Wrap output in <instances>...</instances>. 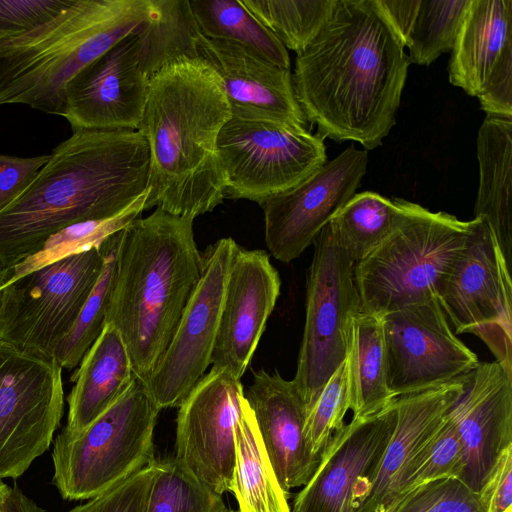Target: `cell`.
Instances as JSON below:
<instances>
[{
	"mask_svg": "<svg viewBox=\"0 0 512 512\" xmlns=\"http://www.w3.org/2000/svg\"><path fill=\"white\" fill-rule=\"evenodd\" d=\"M410 63L376 0H336L330 16L297 54V101L317 135L382 144L396 123Z\"/></svg>",
	"mask_w": 512,
	"mask_h": 512,
	"instance_id": "obj_1",
	"label": "cell"
},
{
	"mask_svg": "<svg viewBox=\"0 0 512 512\" xmlns=\"http://www.w3.org/2000/svg\"><path fill=\"white\" fill-rule=\"evenodd\" d=\"M149 166L138 130H73L0 211V266H16L69 225L125 210L148 191Z\"/></svg>",
	"mask_w": 512,
	"mask_h": 512,
	"instance_id": "obj_2",
	"label": "cell"
},
{
	"mask_svg": "<svg viewBox=\"0 0 512 512\" xmlns=\"http://www.w3.org/2000/svg\"><path fill=\"white\" fill-rule=\"evenodd\" d=\"M231 116L220 77L201 58H179L148 84L138 131L149 149L144 210L195 219L225 199L218 137Z\"/></svg>",
	"mask_w": 512,
	"mask_h": 512,
	"instance_id": "obj_3",
	"label": "cell"
},
{
	"mask_svg": "<svg viewBox=\"0 0 512 512\" xmlns=\"http://www.w3.org/2000/svg\"><path fill=\"white\" fill-rule=\"evenodd\" d=\"M194 219L157 207L123 229L106 324L145 383L167 349L201 274Z\"/></svg>",
	"mask_w": 512,
	"mask_h": 512,
	"instance_id": "obj_4",
	"label": "cell"
},
{
	"mask_svg": "<svg viewBox=\"0 0 512 512\" xmlns=\"http://www.w3.org/2000/svg\"><path fill=\"white\" fill-rule=\"evenodd\" d=\"M151 0H72L62 12L0 39V106L63 115L70 81L149 19Z\"/></svg>",
	"mask_w": 512,
	"mask_h": 512,
	"instance_id": "obj_5",
	"label": "cell"
},
{
	"mask_svg": "<svg viewBox=\"0 0 512 512\" xmlns=\"http://www.w3.org/2000/svg\"><path fill=\"white\" fill-rule=\"evenodd\" d=\"M398 220L388 236L354 264L362 311L382 318L435 296L436 288L467 245L477 219L395 198Z\"/></svg>",
	"mask_w": 512,
	"mask_h": 512,
	"instance_id": "obj_6",
	"label": "cell"
},
{
	"mask_svg": "<svg viewBox=\"0 0 512 512\" xmlns=\"http://www.w3.org/2000/svg\"><path fill=\"white\" fill-rule=\"evenodd\" d=\"M160 410L141 381L84 429L52 444V484L64 500L91 499L153 463Z\"/></svg>",
	"mask_w": 512,
	"mask_h": 512,
	"instance_id": "obj_7",
	"label": "cell"
},
{
	"mask_svg": "<svg viewBox=\"0 0 512 512\" xmlns=\"http://www.w3.org/2000/svg\"><path fill=\"white\" fill-rule=\"evenodd\" d=\"M225 198L261 205L310 177L326 161L324 140L306 128L262 114L231 110L218 137Z\"/></svg>",
	"mask_w": 512,
	"mask_h": 512,
	"instance_id": "obj_8",
	"label": "cell"
},
{
	"mask_svg": "<svg viewBox=\"0 0 512 512\" xmlns=\"http://www.w3.org/2000/svg\"><path fill=\"white\" fill-rule=\"evenodd\" d=\"M103 262L100 245L6 282L0 339L25 354L53 359L97 282Z\"/></svg>",
	"mask_w": 512,
	"mask_h": 512,
	"instance_id": "obj_9",
	"label": "cell"
},
{
	"mask_svg": "<svg viewBox=\"0 0 512 512\" xmlns=\"http://www.w3.org/2000/svg\"><path fill=\"white\" fill-rule=\"evenodd\" d=\"M306 317L293 379L306 413L349 352L354 317L362 311L354 262L326 226L313 242Z\"/></svg>",
	"mask_w": 512,
	"mask_h": 512,
	"instance_id": "obj_10",
	"label": "cell"
},
{
	"mask_svg": "<svg viewBox=\"0 0 512 512\" xmlns=\"http://www.w3.org/2000/svg\"><path fill=\"white\" fill-rule=\"evenodd\" d=\"M476 219L466 247L439 282L435 296L456 334L480 338L512 377L510 268L487 223Z\"/></svg>",
	"mask_w": 512,
	"mask_h": 512,
	"instance_id": "obj_11",
	"label": "cell"
},
{
	"mask_svg": "<svg viewBox=\"0 0 512 512\" xmlns=\"http://www.w3.org/2000/svg\"><path fill=\"white\" fill-rule=\"evenodd\" d=\"M62 369L0 339V480L22 476L52 444L64 409Z\"/></svg>",
	"mask_w": 512,
	"mask_h": 512,
	"instance_id": "obj_12",
	"label": "cell"
},
{
	"mask_svg": "<svg viewBox=\"0 0 512 512\" xmlns=\"http://www.w3.org/2000/svg\"><path fill=\"white\" fill-rule=\"evenodd\" d=\"M239 245L225 237L202 253V268L174 335L143 383L161 411L179 407L211 365L230 266Z\"/></svg>",
	"mask_w": 512,
	"mask_h": 512,
	"instance_id": "obj_13",
	"label": "cell"
},
{
	"mask_svg": "<svg viewBox=\"0 0 512 512\" xmlns=\"http://www.w3.org/2000/svg\"><path fill=\"white\" fill-rule=\"evenodd\" d=\"M388 387L395 398L461 378L479 364L459 340L436 297L382 318Z\"/></svg>",
	"mask_w": 512,
	"mask_h": 512,
	"instance_id": "obj_14",
	"label": "cell"
},
{
	"mask_svg": "<svg viewBox=\"0 0 512 512\" xmlns=\"http://www.w3.org/2000/svg\"><path fill=\"white\" fill-rule=\"evenodd\" d=\"M244 400L239 379L211 368L178 407L174 460L219 496L231 492L235 429Z\"/></svg>",
	"mask_w": 512,
	"mask_h": 512,
	"instance_id": "obj_15",
	"label": "cell"
},
{
	"mask_svg": "<svg viewBox=\"0 0 512 512\" xmlns=\"http://www.w3.org/2000/svg\"><path fill=\"white\" fill-rule=\"evenodd\" d=\"M367 165L368 151L350 145L296 187L263 202L270 254L284 263L298 258L355 194Z\"/></svg>",
	"mask_w": 512,
	"mask_h": 512,
	"instance_id": "obj_16",
	"label": "cell"
},
{
	"mask_svg": "<svg viewBox=\"0 0 512 512\" xmlns=\"http://www.w3.org/2000/svg\"><path fill=\"white\" fill-rule=\"evenodd\" d=\"M396 399L379 413L335 431L291 512H354L393 434Z\"/></svg>",
	"mask_w": 512,
	"mask_h": 512,
	"instance_id": "obj_17",
	"label": "cell"
},
{
	"mask_svg": "<svg viewBox=\"0 0 512 512\" xmlns=\"http://www.w3.org/2000/svg\"><path fill=\"white\" fill-rule=\"evenodd\" d=\"M448 77L476 97L486 115L512 118V0H470Z\"/></svg>",
	"mask_w": 512,
	"mask_h": 512,
	"instance_id": "obj_18",
	"label": "cell"
},
{
	"mask_svg": "<svg viewBox=\"0 0 512 512\" xmlns=\"http://www.w3.org/2000/svg\"><path fill=\"white\" fill-rule=\"evenodd\" d=\"M138 31L116 43L68 84L62 117L73 130H138L149 84L140 67Z\"/></svg>",
	"mask_w": 512,
	"mask_h": 512,
	"instance_id": "obj_19",
	"label": "cell"
},
{
	"mask_svg": "<svg viewBox=\"0 0 512 512\" xmlns=\"http://www.w3.org/2000/svg\"><path fill=\"white\" fill-rule=\"evenodd\" d=\"M281 281L266 251L237 248L228 273L212 368L241 379L280 294Z\"/></svg>",
	"mask_w": 512,
	"mask_h": 512,
	"instance_id": "obj_20",
	"label": "cell"
},
{
	"mask_svg": "<svg viewBox=\"0 0 512 512\" xmlns=\"http://www.w3.org/2000/svg\"><path fill=\"white\" fill-rule=\"evenodd\" d=\"M462 445L458 479L477 493L500 453L512 445V377L497 362H479L449 408Z\"/></svg>",
	"mask_w": 512,
	"mask_h": 512,
	"instance_id": "obj_21",
	"label": "cell"
},
{
	"mask_svg": "<svg viewBox=\"0 0 512 512\" xmlns=\"http://www.w3.org/2000/svg\"><path fill=\"white\" fill-rule=\"evenodd\" d=\"M253 411L264 447L283 490L304 486L314 473L320 456L309 450L304 425L306 407L293 380L278 371L261 369L244 392Z\"/></svg>",
	"mask_w": 512,
	"mask_h": 512,
	"instance_id": "obj_22",
	"label": "cell"
},
{
	"mask_svg": "<svg viewBox=\"0 0 512 512\" xmlns=\"http://www.w3.org/2000/svg\"><path fill=\"white\" fill-rule=\"evenodd\" d=\"M198 58L209 63L221 79L231 110H242L306 128L297 101L292 73L234 42L213 40L202 33Z\"/></svg>",
	"mask_w": 512,
	"mask_h": 512,
	"instance_id": "obj_23",
	"label": "cell"
},
{
	"mask_svg": "<svg viewBox=\"0 0 512 512\" xmlns=\"http://www.w3.org/2000/svg\"><path fill=\"white\" fill-rule=\"evenodd\" d=\"M465 376L396 398L393 434L354 512H387L392 506L403 490L410 464L461 392Z\"/></svg>",
	"mask_w": 512,
	"mask_h": 512,
	"instance_id": "obj_24",
	"label": "cell"
},
{
	"mask_svg": "<svg viewBox=\"0 0 512 512\" xmlns=\"http://www.w3.org/2000/svg\"><path fill=\"white\" fill-rule=\"evenodd\" d=\"M135 379L121 335L112 325L105 324L71 377L74 386L66 398L68 413L64 429L77 432L87 427L115 404Z\"/></svg>",
	"mask_w": 512,
	"mask_h": 512,
	"instance_id": "obj_25",
	"label": "cell"
},
{
	"mask_svg": "<svg viewBox=\"0 0 512 512\" xmlns=\"http://www.w3.org/2000/svg\"><path fill=\"white\" fill-rule=\"evenodd\" d=\"M479 186L474 218L491 230L507 266L512 265V118L486 115L477 136Z\"/></svg>",
	"mask_w": 512,
	"mask_h": 512,
	"instance_id": "obj_26",
	"label": "cell"
},
{
	"mask_svg": "<svg viewBox=\"0 0 512 512\" xmlns=\"http://www.w3.org/2000/svg\"><path fill=\"white\" fill-rule=\"evenodd\" d=\"M407 47L409 63L430 65L451 52L470 0H376Z\"/></svg>",
	"mask_w": 512,
	"mask_h": 512,
	"instance_id": "obj_27",
	"label": "cell"
},
{
	"mask_svg": "<svg viewBox=\"0 0 512 512\" xmlns=\"http://www.w3.org/2000/svg\"><path fill=\"white\" fill-rule=\"evenodd\" d=\"M235 441L231 492L238 502V512H291L290 494L276 477L246 399L236 425Z\"/></svg>",
	"mask_w": 512,
	"mask_h": 512,
	"instance_id": "obj_28",
	"label": "cell"
},
{
	"mask_svg": "<svg viewBox=\"0 0 512 512\" xmlns=\"http://www.w3.org/2000/svg\"><path fill=\"white\" fill-rule=\"evenodd\" d=\"M347 359L353 419L375 415L396 399L387 382L381 318L363 311L354 317Z\"/></svg>",
	"mask_w": 512,
	"mask_h": 512,
	"instance_id": "obj_29",
	"label": "cell"
},
{
	"mask_svg": "<svg viewBox=\"0 0 512 512\" xmlns=\"http://www.w3.org/2000/svg\"><path fill=\"white\" fill-rule=\"evenodd\" d=\"M149 19L138 31L140 67L150 80L179 58H198L201 34L189 0H151Z\"/></svg>",
	"mask_w": 512,
	"mask_h": 512,
	"instance_id": "obj_30",
	"label": "cell"
},
{
	"mask_svg": "<svg viewBox=\"0 0 512 512\" xmlns=\"http://www.w3.org/2000/svg\"><path fill=\"white\" fill-rule=\"evenodd\" d=\"M200 32L237 43L282 68L290 69L287 49L239 0H189Z\"/></svg>",
	"mask_w": 512,
	"mask_h": 512,
	"instance_id": "obj_31",
	"label": "cell"
},
{
	"mask_svg": "<svg viewBox=\"0 0 512 512\" xmlns=\"http://www.w3.org/2000/svg\"><path fill=\"white\" fill-rule=\"evenodd\" d=\"M400 214L396 200L376 192L355 193L325 225L337 244L356 263L391 232Z\"/></svg>",
	"mask_w": 512,
	"mask_h": 512,
	"instance_id": "obj_32",
	"label": "cell"
},
{
	"mask_svg": "<svg viewBox=\"0 0 512 512\" xmlns=\"http://www.w3.org/2000/svg\"><path fill=\"white\" fill-rule=\"evenodd\" d=\"M122 236L123 229L108 237L101 244L104 262L99 278L72 329L57 345L53 353V359L62 368L73 369L78 366L106 324Z\"/></svg>",
	"mask_w": 512,
	"mask_h": 512,
	"instance_id": "obj_33",
	"label": "cell"
},
{
	"mask_svg": "<svg viewBox=\"0 0 512 512\" xmlns=\"http://www.w3.org/2000/svg\"><path fill=\"white\" fill-rule=\"evenodd\" d=\"M147 192L115 216L78 222L53 234L37 253L16 266L6 269L8 281L67 256L99 247L108 237L124 229L141 216Z\"/></svg>",
	"mask_w": 512,
	"mask_h": 512,
	"instance_id": "obj_34",
	"label": "cell"
},
{
	"mask_svg": "<svg viewBox=\"0 0 512 512\" xmlns=\"http://www.w3.org/2000/svg\"><path fill=\"white\" fill-rule=\"evenodd\" d=\"M336 0H242L254 16L296 54L327 21Z\"/></svg>",
	"mask_w": 512,
	"mask_h": 512,
	"instance_id": "obj_35",
	"label": "cell"
},
{
	"mask_svg": "<svg viewBox=\"0 0 512 512\" xmlns=\"http://www.w3.org/2000/svg\"><path fill=\"white\" fill-rule=\"evenodd\" d=\"M146 512H225L221 496L209 491L174 460H158Z\"/></svg>",
	"mask_w": 512,
	"mask_h": 512,
	"instance_id": "obj_36",
	"label": "cell"
},
{
	"mask_svg": "<svg viewBox=\"0 0 512 512\" xmlns=\"http://www.w3.org/2000/svg\"><path fill=\"white\" fill-rule=\"evenodd\" d=\"M462 471L463 451L460 437L453 420L446 413L410 464L400 495L429 482L459 479Z\"/></svg>",
	"mask_w": 512,
	"mask_h": 512,
	"instance_id": "obj_37",
	"label": "cell"
},
{
	"mask_svg": "<svg viewBox=\"0 0 512 512\" xmlns=\"http://www.w3.org/2000/svg\"><path fill=\"white\" fill-rule=\"evenodd\" d=\"M350 408L349 363L346 357L306 413L304 437L312 454L321 456L333 433L344 426V418Z\"/></svg>",
	"mask_w": 512,
	"mask_h": 512,
	"instance_id": "obj_38",
	"label": "cell"
},
{
	"mask_svg": "<svg viewBox=\"0 0 512 512\" xmlns=\"http://www.w3.org/2000/svg\"><path fill=\"white\" fill-rule=\"evenodd\" d=\"M387 512H482L477 495L458 479L423 484L400 495Z\"/></svg>",
	"mask_w": 512,
	"mask_h": 512,
	"instance_id": "obj_39",
	"label": "cell"
},
{
	"mask_svg": "<svg viewBox=\"0 0 512 512\" xmlns=\"http://www.w3.org/2000/svg\"><path fill=\"white\" fill-rule=\"evenodd\" d=\"M159 461L140 469L127 479L88 499L69 512H146Z\"/></svg>",
	"mask_w": 512,
	"mask_h": 512,
	"instance_id": "obj_40",
	"label": "cell"
},
{
	"mask_svg": "<svg viewBox=\"0 0 512 512\" xmlns=\"http://www.w3.org/2000/svg\"><path fill=\"white\" fill-rule=\"evenodd\" d=\"M72 0H0V39L17 36L50 20Z\"/></svg>",
	"mask_w": 512,
	"mask_h": 512,
	"instance_id": "obj_41",
	"label": "cell"
},
{
	"mask_svg": "<svg viewBox=\"0 0 512 512\" xmlns=\"http://www.w3.org/2000/svg\"><path fill=\"white\" fill-rule=\"evenodd\" d=\"M476 495L482 512H512V445L500 453Z\"/></svg>",
	"mask_w": 512,
	"mask_h": 512,
	"instance_id": "obj_42",
	"label": "cell"
},
{
	"mask_svg": "<svg viewBox=\"0 0 512 512\" xmlns=\"http://www.w3.org/2000/svg\"><path fill=\"white\" fill-rule=\"evenodd\" d=\"M49 157L50 154L35 157L0 154V211L29 186Z\"/></svg>",
	"mask_w": 512,
	"mask_h": 512,
	"instance_id": "obj_43",
	"label": "cell"
},
{
	"mask_svg": "<svg viewBox=\"0 0 512 512\" xmlns=\"http://www.w3.org/2000/svg\"><path fill=\"white\" fill-rule=\"evenodd\" d=\"M5 512H45V509L38 506L14 483L11 486Z\"/></svg>",
	"mask_w": 512,
	"mask_h": 512,
	"instance_id": "obj_44",
	"label": "cell"
},
{
	"mask_svg": "<svg viewBox=\"0 0 512 512\" xmlns=\"http://www.w3.org/2000/svg\"><path fill=\"white\" fill-rule=\"evenodd\" d=\"M11 486L0 480V512H5Z\"/></svg>",
	"mask_w": 512,
	"mask_h": 512,
	"instance_id": "obj_45",
	"label": "cell"
},
{
	"mask_svg": "<svg viewBox=\"0 0 512 512\" xmlns=\"http://www.w3.org/2000/svg\"><path fill=\"white\" fill-rule=\"evenodd\" d=\"M8 281V272L6 269L2 268L0 266V313H1V306H2V291L3 287Z\"/></svg>",
	"mask_w": 512,
	"mask_h": 512,
	"instance_id": "obj_46",
	"label": "cell"
},
{
	"mask_svg": "<svg viewBox=\"0 0 512 512\" xmlns=\"http://www.w3.org/2000/svg\"><path fill=\"white\" fill-rule=\"evenodd\" d=\"M225 512H238V511L227 510V511H225Z\"/></svg>",
	"mask_w": 512,
	"mask_h": 512,
	"instance_id": "obj_47",
	"label": "cell"
}]
</instances>
